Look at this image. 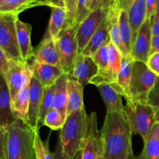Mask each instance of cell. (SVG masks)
Wrapping results in <instances>:
<instances>
[{
    "label": "cell",
    "mask_w": 159,
    "mask_h": 159,
    "mask_svg": "<svg viewBox=\"0 0 159 159\" xmlns=\"http://www.w3.org/2000/svg\"><path fill=\"white\" fill-rule=\"evenodd\" d=\"M100 133L104 159H135L127 116L107 113Z\"/></svg>",
    "instance_id": "6da1fadb"
},
{
    "label": "cell",
    "mask_w": 159,
    "mask_h": 159,
    "mask_svg": "<svg viewBox=\"0 0 159 159\" xmlns=\"http://www.w3.org/2000/svg\"><path fill=\"white\" fill-rule=\"evenodd\" d=\"M119 26L121 42L124 48L123 57H127L130 55L132 48V31L127 11L123 10L119 12Z\"/></svg>",
    "instance_id": "484cf974"
},
{
    "label": "cell",
    "mask_w": 159,
    "mask_h": 159,
    "mask_svg": "<svg viewBox=\"0 0 159 159\" xmlns=\"http://www.w3.org/2000/svg\"><path fill=\"white\" fill-rule=\"evenodd\" d=\"M109 65L108 75L112 82H116L118 73L122 64L123 55L120 51L110 40L108 43Z\"/></svg>",
    "instance_id": "83f0119b"
},
{
    "label": "cell",
    "mask_w": 159,
    "mask_h": 159,
    "mask_svg": "<svg viewBox=\"0 0 159 159\" xmlns=\"http://www.w3.org/2000/svg\"><path fill=\"white\" fill-rule=\"evenodd\" d=\"M109 41V42H110ZM106 43L102 47H101L98 51H96L92 55L93 60L96 62L98 67V74L102 77L112 82L108 75V65H109V51H108V43Z\"/></svg>",
    "instance_id": "1f68e13d"
},
{
    "label": "cell",
    "mask_w": 159,
    "mask_h": 159,
    "mask_svg": "<svg viewBox=\"0 0 159 159\" xmlns=\"http://www.w3.org/2000/svg\"><path fill=\"white\" fill-rule=\"evenodd\" d=\"M3 76L12 99L22 89L29 85L32 75L27 62L9 60V66Z\"/></svg>",
    "instance_id": "ba28073f"
},
{
    "label": "cell",
    "mask_w": 159,
    "mask_h": 159,
    "mask_svg": "<svg viewBox=\"0 0 159 159\" xmlns=\"http://www.w3.org/2000/svg\"><path fill=\"white\" fill-rule=\"evenodd\" d=\"M54 90H55V85H52V86L46 87L43 89L41 103H40V112H39L38 122H37V128L39 130H40L42 126L44 125L43 122H44V118L46 114L51 109H52L54 97Z\"/></svg>",
    "instance_id": "f546056e"
},
{
    "label": "cell",
    "mask_w": 159,
    "mask_h": 159,
    "mask_svg": "<svg viewBox=\"0 0 159 159\" xmlns=\"http://www.w3.org/2000/svg\"><path fill=\"white\" fill-rule=\"evenodd\" d=\"M44 87L34 77L31 76L29 83V112L27 124L37 129L39 112Z\"/></svg>",
    "instance_id": "9a60e30c"
},
{
    "label": "cell",
    "mask_w": 159,
    "mask_h": 159,
    "mask_svg": "<svg viewBox=\"0 0 159 159\" xmlns=\"http://www.w3.org/2000/svg\"><path fill=\"white\" fill-rule=\"evenodd\" d=\"M146 65L152 72L159 77V52L151 54L146 62Z\"/></svg>",
    "instance_id": "74e56055"
},
{
    "label": "cell",
    "mask_w": 159,
    "mask_h": 159,
    "mask_svg": "<svg viewBox=\"0 0 159 159\" xmlns=\"http://www.w3.org/2000/svg\"><path fill=\"white\" fill-rule=\"evenodd\" d=\"M144 142L141 155L135 159H159V122H155Z\"/></svg>",
    "instance_id": "d4e9b609"
},
{
    "label": "cell",
    "mask_w": 159,
    "mask_h": 159,
    "mask_svg": "<svg viewBox=\"0 0 159 159\" xmlns=\"http://www.w3.org/2000/svg\"><path fill=\"white\" fill-rule=\"evenodd\" d=\"M148 103L153 108L155 111L156 122H159V77H158L155 85L148 93Z\"/></svg>",
    "instance_id": "e575fe53"
},
{
    "label": "cell",
    "mask_w": 159,
    "mask_h": 159,
    "mask_svg": "<svg viewBox=\"0 0 159 159\" xmlns=\"http://www.w3.org/2000/svg\"><path fill=\"white\" fill-rule=\"evenodd\" d=\"M73 159H82V150L79 151V152L76 153V155H75L74 158Z\"/></svg>",
    "instance_id": "7dc6e473"
},
{
    "label": "cell",
    "mask_w": 159,
    "mask_h": 159,
    "mask_svg": "<svg viewBox=\"0 0 159 159\" xmlns=\"http://www.w3.org/2000/svg\"><path fill=\"white\" fill-rule=\"evenodd\" d=\"M18 15L0 12V48L9 60L23 61L17 42L16 22Z\"/></svg>",
    "instance_id": "52a82bcc"
},
{
    "label": "cell",
    "mask_w": 159,
    "mask_h": 159,
    "mask_svg": "<svg viewBox=\"0 0 159 159\" xmlns=\"http://www.w3.org/2000/svg\"><path fill=\"white\" fill-rule=\"evenodd\" d=\"M159 52V35H152L151 42L150 55ZM149 55V56H150Z\"/></svg>",
    "instance_id": "ee69618b"
},
{
    "label": "cell",
    "mask_w": 159,
    "mask_h": 159,
    "mask_svg": "<svg viewBox=\"0 0 159 159\" xmlns=\"http://www.w3.org/2000/svg\"><path fill=\"white\" fill-rule=\"evenodd\" d=\"M31 75L35 78L44 88L52 86L61 75L64 70L61 66L37 63L33 61L27 62Z\"/></svg>",
    "instance_id": "4fadbf2b"
},
{
    "label": "cell",
    "mask_w": 159,
    "mask_h": 159,
    "mask_svg": "<svg viewBox=\"0 0 159 159\" xmlns=\"http://www.w3.org/2000/svg\"><path fill=\"white\" fill-rule=\"evenodd\" d=\"M88 123V114L85 107L67 116L61 129L60 139L64 153L68 159H73L79 151L82 150Z\"/></svg>",
    "instance_id": "3957f363"
},
{
    "label": "cell",
    "mask_w": 159,
    "mask_h": 159,
    "mask_svg": "<svg viewBox=\"0 0 159 159\" xmlns=\"http://www.w3.org/2000/svg\"><path fill=\"white\" fill-rule=\"evenodd\" d=\"M113 5V0H94L92 10L97 9H109Z\"/></svg>",
    "instance_id": "60d3db41"
},
{
    "label": "cell",
    "mask_w": 159,
    "mask_h": 159,
    "mask_svg": "<svg viewBox=\"0 0 159 159\" xmlns=\"http://www.w3.org/2000/svg\"><path fill=\"white\" fill-rule=\"evenodd\" d=\"M79 25L72 24L65 30L54 40L61 66L64 72L70 74L79 53L77 30Z\"/></svg>",
    "instance_id": "8992f818"
},
{
    "label": "cell",
    "mask_w": 159,
    "mask_h": 159,
    "mask_svg": "<svg viewBox=\"0 0 159 159\" xmlns=\"http://www.w3.org/2000/svg\"><path fill=\"white\" fill-rule=\"evenodd\" d=\"M63 1L64 4H65V9L66 11L68 19H69L70 22L74 24L76 12H77L79 0H63Z\"/></svg>",
    "instance_id": "8d00e7d4"
},
{
    "label": "cell",
    "mask_w": 159,
    "mask_h": 159,
    "mask_svg": "<svg viewBox=\"0 0 159 159\" xmlns=\"http://www.w3.org/2000/svg\"><path fill=\"white\" fill-rule=\"evenodd\" d=\"M36 159H54V153L50 151L49 140L43 141L40 136L39 131L35 138Z\"/></svg>",
    "instance_id": "836d02e7"
},
{
    "label": "cell",
    "mask_w": 159,
    "mask_h": 159,
    "mask_svg": "<svg viewBox=\"0 0 159 159\" xmlns=\"http://www.w3.org/2000/svg\"><path fill=\"white\" fill-rule=\"evenodd\" d=\"M110 19V37L112 43L120 51L122 55L124 54V48L120 38L119 26V12L113 7H110L109 11Z\"/></svg>",
    "instance_id": "4dcf8cb0"
},
{
    "label": "cell",
    "mask_w": 159,
    "mask_h": 159,
    "mask_svg": "<svg viewBox=\"0 0 159 159\" xmlns=\"http://www.w3.org/2000/svg\"><path fill=\"white\" fill-rule=\"evenodd\" d=\"M125 106L127 122L131 134H138L144 141L147 138L155 120L153 108L147 102L127 98Z\"/></svg>",
    "instance_id": "277c9868"
},
{
    "label": "cell",
    "mask_w": 159,
    "mask_h": 159,
    "mask_svg": "<svg viewBox=\"0 0 159 159\" xmlns=\"http://www.w3.org/2000/svg\"><path fill=\"white\" fill-rule=\"evenodd\" d=\"M92 11L88 7V0H79L77 12L74 24L79 25Z\"/></svg>",
    "instance_id": "d590c367"
},
{
    "label": "cell",
    "mask_w": 159,
    "mask_h": 159,
    "mask_svg": "<svg viewBox=\"0 0 159 159\" xmlns=\"http://www.w3.org/2000/svg\"><path fill=\"white\" fill-rule=\"evenodd\" d=\"M17 42L20 48L22 58L26 62L29 61L32 57L34 48L31 43V30L32 26L30 23H24L20 19L16 22Z\"/></svg>",
    "instance_id": "d6986e66"
},
{
    "label": "cell",
    "mask_w": 159,
    "mask_h": 159,
    "mask_svg": "<svg viewBox=\"0 0 159 159\" xmlns=\"http://www.w3.org/2000/svg\"><path fill=\"white\" fill-rule=\"evenodd\" d=\"M0 158L5 159V130L0 127Z\"/></svg>",
    "instance_id": "bcb514c9"
},
{
    "label": "cell",
    "mask_w": 159,
    "mask_h": 159,
    "mask_svg": "<svg viewBox=\"0 0 159 159\" xmlns=\"http://www.w3.org/2000/svg\"><path fill=\"white\" fill-rule=\"evenodd\" d=\"M72 25L68 19L66 11L63 8L52 7L48 30L43 37L55 40L66 28Z\"/></svg>",
    "instance_id": "e0dca14e"
},
{
    "label": "cell",
    "mask_w": 159,
    "mask_h": 159,
    "mask_svg": "<svg viewBox=\"0 0 159 159\" xmlns=\"http://www.w3.org/2000/svg\"><path fill=\"white\" fill-rule=\"evenodd\" d=\"M66 120V116L55 109H51L44 118L43 124L52 130H61Z\"/></svg>",
    "instance_id": "d6a6232c"
},
{
    "label": "cell",
    "mask_w": 159,
    "mask_h": 159,
    "mask_svg": "<svg viewBox=\"0 0 159 159\" xmlns=\"http://www.w3.org/2000/svg\"><path fill=\"white\" fill-rule=\"evenodd\" d=\"M134 1L135 0H115L114 4L113 5L112 7L116 9L118 12L123 10L127 11Z\"/></svg>",
    "instance_id": "ab89813d"
},
{
    "label": "cell",
    "mask_w": 159,
    "mask_h": 159,
    "mask_svg": "<svg viewBox=\"0 0 159 159\" xmlns=\"http://www.w3.org/2000/svg\"><path fill=\"white\" fill-rule=\"evenodd\" d=\"M152 35H159V1L156 9L151 19Z\"/></svg>",
    "instance_id": "f35d334b"
},
{
    "label": "cell",
    "mask_w": 159,
    "mask_h": 159,
    "mask_svg": "<svg viewBox=\"0 0 159 159\" xmlns=\"http://www.w3.org/2000/svg\"><path fill=\"white\" fill-rule=\"evenodd\" d=\"M110 19L108 13L105 20L102 21V23H101L97 30L96 31V33L93 34L92 38L90 39L88 44L85 46V48H84V50L80 54L86 56H92L101 47L108 43L110 40Z\"/></svg>",
    "instance_id": "ffe728a7"
},
{
    "label": "cell",
    "mask_w": 159,
    "mask_h": 159,
    "mask_svg": "<svg viewBox=\"0 0 159 159\" xmlns=\"http://www.w3.org/2000/svg\"><path fill=\"white\" fill-rule=\"evenodd\" d=\"M134 62V61L130 57V55L127 57H123L120 69L118 73L116 83L124 90L125 93L124 98H127L128 96L129 86H130V82L131 80Z\"/></svg>",
    "instance_id": "4316f807"
},
{
    "label": "cell",
    "mask_w": 159,
    "mask_h": 159,
    "mask_svg": "<svg viewBox=\"0 0 159 159\" xmlns=\"http://www.w3.org/2000/svg\"><path fill=\"white\" fill-rule=\"evenodd\" d=\"M132 31V45L136 39L140 28L147 19L146 0H135L127 10Z\"/></svg>",
    "instance_id": "44dd1931"
},
{
    "label": "cell",
    "mask_w": 159,
    "mask_h": 159,
    "mask_svg": "<svg viewBox=\"0 0 159 159\" xmlns=\"http://www.w3.org/2000/svg\"><path fill=\"white\" fill-rule=\"evenodd\" d=\"M110 9H93L88 16L79 25L77 30V40L79 54L82 53L93 34L107 16Z\"/></svg>",
    "instance_id": "30bf717a"
},
{
    "label": "cell",
    "mask_w": 159,
    "mask_h": 159,
    "mask_svg": "<svg viewBox=\"0 0 159 159\" xmlns=\"http://www.w3.org/2000/svg\"><path fill=\"white\" fill-rule=\"evenodd\" d=\"M11 108L15 120H20L27 124L29 112V85L22 89L12 99Z\"/></svg>",
    "instance_id": "603a6c76"
},
{
    "label": "cell",
    "mask_w": 159,
    "mask_h": 159,
    "mask_svg": "<svg viewBox=\"0 0 159 159\" xmlns=\"http://www.w3.org/2000/svg\"><path fill=\"white\" fill-rule=\"evenodd\" d=\"M69 75L63 73L56 81L54 97L52 109L58 110L67 117V98H68V82Z\"/></svg>",
    "instance_id": "cb8c5ba5"
},
{
    "label": "cell",
    "mask_w": 159,
    "mask_h": 159,
    "mask_svg": "<svg viewBox=\"0 0 159 159\" xmlns=\"http://www.w3.org/2000/svg\"><path fill=\"white\" fill-rule=\"evenodd\" d=\"M83 85L75 79L69 75L68 82L67 116L72 112L77 111L85 107L83 102Z\"/></svg>",
    "instance_id": "7402d4cb"
},
{
    "label": "cell",
    "mask_w": 159,
    "mask_h": 159,
    "mask_svg": "<svg viewBox=\"0 0 159 159\" xmlns=\"http://www.w3.org/2000/svg\"><path fill=\"white\" fill-rule=\"evenodd\" d=\"M0 159H1V158H0Z\"/></svg>",
    "instance_id": "f5cc1de1"
},
{
    "label": "cell",
    "mask_w": 159,
    "mask_h": 159,
    "mask_svg": "<svg viewBox=\"0 0 159 159\" xmlns=\"http://www.w3.org/2000/svg\"><path fill=\"white\" fill-rule=\"evenodd\" d=\"M159 0H146L147 5V19H152L157 6L158 4Z\"/></svg>",
    "instance_id": "7bdbcfd3"
},
{
    "label": "cell",
    "mask_w": 159,
    "mask_h": 159,
    "mask_svg": "<svg viewBox=\"0 0 159 159\" xmlns=\"http://www.w3.org/2000/svg\"><path fill=\"white\" fill-rule=\"evenodd\" d=\"M35 6H40L37 0H7L0 6V12L19 16L20 12Z\"/></svg>",
    "instance_id": "f1b7e54d"
},
{
    "label": "cell",
    "mask_w": 159,
    "mask_h": 159,
    "mask_svg": "<svg viewBox=\"0 0 159 159\" xmlns=\"http://www.w3.org/2000/svg\"><path fill=\"white\" fill-rule=\"evenodd\" d=\"M11 95L4 76L0 75V127L5 130L15 118L11 108Z\"/></svg>",
    "instance_id": "ac0fdd59"
},
{
    "label": "cell",
    "mask_w": 159,
    "mask_h": 159,
    "mask_svg": "<svg viewBox=\"0 0 159 159\" xmlns=\"http://www.w3.org/2000/svg\"><path fill=\"white\" fill-rule=\"evenodd\" d=\"M37 129L15 120L5 129V159H36Z\"/></svg>",
    "instance_id": "7a4b0ae2"
},
{
    "label": "cell",
    "mask_w": 159,
    "mask_h": 159,
    "mask_svg": "<svg viewBox=\"0 0 159 159\" xmlns=\"http://www.w3.org/2000/svg\"><path fill=\"white\" fill-rule=\"evenodd\" d=\"M96 86L100 93L107 113H117L127 116L125 107L123 105V96L112 86L111 82H101Z\"/></svg>",
    "instance_id": "2e32d148"
},
{
    "label": "cell",
    "mask_w": 159,
    "mask_h": 159,
    "mask_svg": "<svg viewBox=\"0 0 159 159\" xmlns=\"http://www.w3.org/2000/svg\"><path fill=\"white\" fill-rule=\"evenodd\" d=\"M30 61L61 66L60 58L54 40L50 37H43L40 44L36 48H34L32 57Z\"/></svg>",
    "instance_id": "5bb4252c"
},
{
    "label": "cell",
    "mask_w": 159,
    "mask_h": 159,
    "mask_svg": "<svg viewBox=\"0 0 159 159\" xmlns=\"http://www.w3.org/2000/svg\"><path fill=\"white\" fill-rule=\"evenodd\" d=\"M98 71L97 65L92 56L79 54L75 61L72 70L68 75L85 87L98 74Z\"/></svg>",
    "instance_id": "7c38bea8"
},
{
    "label": "cell",
    "mask_w": 159,
    "mask_h": 159,
    "mask_svg": "<svg viewBox=\"0 0 159 159\" xmlns=\"http://www.w3.org/2000/svg\"><path fill=\"white\" fill-rule=\"evenodd\" d=\"M82 159H97L103 155V145L100 130L97 127V115H88L87 129L82 148Z\"/></svg>",
    "instance_id": "9c48e42d"
},
{
    "label": "cell",
    "mask_w": 159,
    "mask_h": 159,
    "mask_svg": "<svg viewBox=\"0 0 159 159\" xmlns=\"http://www.w3.org/2000/svg\"><path fill=\"white\" fill-rule=\"evenodd\" d=\"M54 159H68L67 157L65 156V153H64L63 148H62L61 142L60 139H58L57 143V146H56L55 152H54Z\"/></svg>",
    "instance_id": "f6af8a7d"
},
{
    "label": "cell",
    "mask_w": 159,
    "mask_h": 159,
    "mask_svg": "<svg viewBox=\"0 0 159 159\" xmlns=\"http://www.w3.org/2000/svg\"><path fill=\"white\" fill-rule=\"evenodd\" d=\"M97 159H104V157H103V155H102V156H100V157H99V158H98Z\"/></svg>",
    "instance_id": "f907efd6"
},
{
    "label": "cell",
    "mask_w": 159,
    "mask_h": 159,
    "mask_svg": "<svg viewBox=\"0 0 159 159\" xmlns=\"http://www.w3.org/2000/svg\"><path fill=\"white\" fill-rule=\"evenodd\" d=\"M6 1H7V0H0V6H1L2 4H4Z\"/></svg>",
    "instance_id": "681fc988"
},
{
    "label": "cell",
    "mask_w": 159,
    "mask_h": 159,
    "mask_svg": "<svg viewBox=\"0 0 159 159\" xmlns=\"http://www.w3.org/2000/svg\"><path fill=\"white\" fill-rule=\"evenodd\" d=\"M113 4H114V2H115V0H113Z\"/></svg>",
    "instance_id": "816d5d0a"
},
{
    "label": "cell",
    "mask_w": 159,
    "mask_h": 159,
    "mask_svg": "<svg viewBox=\"0 0 159 159\" xmlns=\"http://www.w3.org/2000/svg\"><path fill=\"white\" fill-rule=\"evenodd\" d=\"M93 2H94V0H88V7L91 11H92V6H93Z\"/></svg>",
    "instance_id": "c3c4849f"
},
{
    "label": "cell",
    "mask_w": 159,
    "mask_h": 159,
    "mask_svg": "<svg viewBox=\"0 0 159 159\" xmlns=\"http://www.w3.org/2000/svg\"><path fill=\"white\" fill-rule=\"evenodd\" d=\"M9 59L5 54L4 51L0 48V75H4L9 66Z\"/></svg>",
    "instance_id": "b9f144b4"
},
{
    "label": "cell",
    "mask_w": 159,
    "mask_h": 159,
    "mask_svg": "<svg viewBox=\"0 0 159 159\" xmlns=\"http://www.w3.org/2000/svg\"><path fill=\"white\" fill-rule=\"evenodd\" d=\"M152 37L151 19H146L138 31L130 51V56L134 61H141L146 64L150 55Z\"/></svg>",
    "instance_id": "8fae6325"
},
{
    "label": "cell",
    "mask_w": 159,
    "mask_h": 159,
    "mask_svg": "<svg viewBox=\"0 0 159 159\" xmlns=\"http://www.w3.org/2000/svg\"><path fill=\"white\" fill-rule=\"evenodd\" d=\"M157 79L158 76L148 68L145 63L134 61L127 98L148 102V93L154 87Z\"/></svg>",
    "instance_id": "5b68a950"
}]
</instances>
